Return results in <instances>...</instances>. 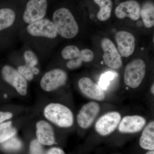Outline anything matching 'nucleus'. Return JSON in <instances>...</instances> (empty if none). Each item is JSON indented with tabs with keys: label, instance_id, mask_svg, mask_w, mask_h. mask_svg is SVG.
I'll use <instances>...</instances> for the list:
<instances>
[{
	"label": "nucleus",
	"instance_id": "obj_26",
	"mask_svg": "<svg viewBox=\"0 0 154 154\" xmlns=\"http://www.w3.org/2000/svg\"><path fill=\"white\" fill-rule=\"evenodd\" d=\"M117 73L113 71L107 72L102 75L99 82V86L102 90H105L109 85L110 81L117 76Z\"/></svg>",
	"mask_w": 154,
	"mask_h": 154
},
{
	"label": "nucleus",
	"instance_id": "obj_27",
	"mask_svg": "<svg viewBox=\"0 0 154 154\" xmlns=\"http://www.w3.org/2000/svg\"><path fill=\"white\" fill-rule=\"evenodd\" d=\"M30 154H44L41 144L37 140H33L30 143Z\"/></svg>",
	"mask_w": 154,
	"mask_h": 154
},
{
	"label": "nucleus",
	"instance_id": "obj_25",
	"mask_svg": "<svg viewBox=\"0 0 154 154\" xmlns=\"http://www.w3.org/2000/svg\"><path fill=\"white\" fill-rule=\"evenodd\" d=\"M2 146L6 150L14 151L20 149L22 147V143L21 141L14 137L2 143Z\"/></svg>",
	"mask_w": 154,
	"mask_h": 154
},
{
	"label": "nucleus",
	"instance_id": "obj_6",
	"mask_svg": "<svg viewBox=\"0 0 154 154\" xmlns=\"http://www.w3.org/2000/svg\"><path fill=\"white\" fill-rule=\"evenodd\" d=\"M68 75L60 68H53L45 72L39 81V86L42 91L51 92L61 88L66 84Z\"/></svg>",
	"mask_w": 154,
	"mask_h": 154
},
{
	"label": "nucleus",
	"instance_id": "obj_18",
	"mask_svg": "<svg viewBox=\"0 0 154 154\" xmlns=\"http://www.w3.org/2000/svg\"><path fill=\"white\" fill-rule=\"evenodd\" d=\"M11 58L13 60L14 65L15 66L14 67L25 79L28 82H31L34 79L35 75L31 69L25 64L19 51H14Z\"/></svg>",
	"mask_w": 154,
	"mask_h": 154
},
{
	"label": "nucleus",
	"instance_id": "obj_8",
	"mask_svg": "<svg viewBox=\"0 0 154 154\" xmlns=\"http://www.w3.org/2000/svg\"><path fill=\"white\" fill-rule=\"evenodd\" d=\"M121 120V115L117 111L104 114L96 122L95 129L100 135L105 136L113 132Z\"/></svg>",
	"mask_w": 154,
	"mask_h": 154
},
{
	"label": "nucleus",
	"instance_id": "obj_28",
	"mask_svg": "<svg viewBox=\"0 0 154 154\" xmlns=\"http://www.w3.org/2000/svg\"><path fill=\"white\" fill-rule=\"evenodd\" d=\"M13 116V113L11 112L0 110V124L11 119Z\"/></svg>",
	"mask_w": 154,
	"mask_h": 154
},
{
	"label": "nucleus",
	"instance_id": "obj_12",
	"mask_svg": "<svg viewBox=\"0 0 154 154\" xmlns=\"http://www.w3.org/2000/svg\"><path fill=\"white\" fill-rule=\"evenodd\" d=\"M116 41L118 51L122 57L132 55L135 47V38L132 33L126 31H119L116 34Z\"/></svg>",
	"mask_w": 154,
	"mask_h": 154
},
{
	"label": "nucleus",
	"instance_id": "obj_17",
	"mask_svg": "<svg viewBox=\"0 0 154 154\" xmlns=\"http://www.w3.org/2000/svg\"><path fill=\"white\" fill-rule=\"evenodd\" d=\"M19 51L25 64L31 69L35 76L38 75L40 72V59L36 53L25 45Z\"/></svg>",
	"mask_w": 154,
	"mask_h": 154
},
{
	"label": "nucleus",
	"instance_id": "obj_16",
	"mask_svg": "<svg viewBox=\"0 0 154 154\" xmlns=\"http://www.w3.org/2000/svg\"><path fill=\"white\" fill-rule=\"evenodd\" d=\"M36 134L37 140L43 145L51 146L55 143L54 130L48 122L39 120L36 123Z\"/></svg>",
	"mask_w": 154,
	"mask_h": 154
},
{
	"label": "nucleus",
	"instance_id": "obj_13",
	"mask_svg": "<svg viewBox=\"0 0 154 154\" xmlns=\"http://www.w3.org/2000/svg\"><path fill=\"white\" fill-rule=\"evenodd\" d=\"M140 6L135 0H128L122 2L115 9L116 16L119 19L126 17L136 21L140 17Z\"/></svg>",
	"mask_w": 154,
	"mask_h": 154
},
{
	"label": "nucleus",
	"instance_id": "obj_5",
	"mask_svg": "<svg viewBox=\"0 0 154 154\" xmlns=\"http://www.w3.org/2000/svg\"><path fill=\"white\" fill-rule=\"evenodd\" d=\"M1 76L3 81L15 89L19 95L22 96L27 95L28 82L13 66L4 65L1 69Z\"/></svg>",
	"mask_w": 154,
	"mask_h": 154
},
{
	"label": "nucleus",
	"instance_id": "obj_10",
	"mask_svg": "<svg viewBox=\"0 0 154 154\" xmlns=\"http://www.w3.org/2000/svg\"><path fill=\"white\" fill-rule=\"evenodd\" d=\"M101 46L104 52L103 59L105 64L110 68H120L122 64V57L113 42L109 38H105L101 42Z\"/></svg>",
	"mask_w": 154,
	"mask_h": 154
},
{
	"label": "nucleus",
	"instance_id": "obj_11",
	"mask_svg": "<svg viewBox=\"0 0 154 154\" xmlns=\"http://www.w3.org/2000/svg\"><path fill=\"white\" fill-rule=\"evenodd\" d=\"M100 106L95 102H90L83 105L77 116L78 125L82 129L90 127L100 112Z\"/></svg>",
	"mask_w": 154,
	"mask_h": 154
},
{
	"label": "nucleus",
	"instance_id": "obj_9",
	"mask_svg": "<svg viewBox=\"0 0 154 154\" xmlns=\"http://www.w3.org/2000/svg\"><path fill=\"white\" fill-rule=\"evenodd\" d=\"M21 15V13H18L12 8L0 9V31L9 30L18 34Z\"/></svg>",
	"mask_w": 154,
	"mask_h": 154
},
{
	"label": "nucleus",
	"instance_id": "obj_3",
	"mask_svg": "<svg viewBox=\"0 0 154 154\" xmlns=\"http://www.w3.org/2000/svg\"><path fill=\"white\" fill-rule=\"evenodd\" d=\"M43 114L48 121L63 128L71 127L74 122V115L71 110L60 103L48 104L45 107Z\"/></svg>",
	"mask_w": 154,
	"mask_h": 154
},
{
	"label": "nucleus",
	"instance_id": "obj_23",
	"mask_svg": "<svg viewBox=\"0 0 154 154\" xmlns=\"http://www.w3.org/2000/svg\"><path fill=\"white\" fill-rule=\"evenodd\" d=\"M17 131L12 125L11 121H5L0 124V144L14 137Z\"/></svg>",
	"mask_w": 154,
	"mask_h": 154
},
{
	"label": "nucleus",
	"instance_id": "obj_30",
	"mask_svg": "<svg viewBox=\"0 0 154 154\" xmlns=\"http://www.w3.org/2000/svg\"><path fill=\"white\" fill-rule=\"evenodd\" d=\"M151 91L152 94L154 95V84L152 85L151 88Z\"/></svg>",
	"mask_w": 154,
	"mask_h": 154
},
{
	"label": "nucleus",
	"instance_id": "obj_1",
	"mask_svg": "<svg viewBox=\"0 0 154 154\" xmlns=\"http://www.w3.org/2000/svg\"><path fill=\"white\" fill-rule=\"evenodd\" d=\"M18 35L24 45L33 50L40 60L50 57L59 36L52 21L47 18L21 28Z\"/></svg>",
	"mask_w": 154,
	"mask_h": 154
},
{
	"label": "nucleus",
	"instance_id": "obj_19",
	"mask_svg": "<svg viewBox=\"0 0 154 154\" xmlns=\"http://www.w3.org/2000/svg\"><path fill=\"white\" fill-rule=\"evenodd\" d=\"M140 145L143 149L154 150V121L150 122L144 128L140 139Z\"/></svg>",
	"mask_w": 154,
	"mask_h": 154
},
{
	"label": "nucleus",
	"instance_id": "obj_2",
	"mask_svg": "<svg viewBox=\"0 0 154 154\" xmlns=\"http://www.w3.org/2000/svg\"><path fill=\"white\" fill-rule=\"evenodd\" d=\"M59 36L65 39H72L77 36L79 28L74 16L69 9L61 8L55 10L52 19Z\"/></svg>",
	"mask_w": 154,
	"mask_h": 154
},
{
	"label": "nucleus",
	"instance_id": "obj_29",
	"mask_svg": "<svg viewBox=\"0 0 154 154\" xmlns=\"http://www.w3.org/2000/svg\"><path fill=\"white\" fill-rule=\"evenodd\" d=\"M47 154H66L60 149L58 148H53L50 149Z\"/></svg>",
	"mask_w": 154,
	"mask_h": 154
},
{
	"label": "nucleus",
	"instance_id": "obj_7",
	"mask_svg": "<svg viewBox=\"0 0 154 154\" xmlns=\"http://www.w3.org/2000/svg\"><path fill=\"white\" fill-rule=\"evenodd\" d=\"M146 65L140 59H136L127 65L125 69L124 82L128 87L134 89L141 84L146 74Z\"/></svg>",
	"mask_w": 154,
	"mask_h": 154
},
{
	"label": "nucleus",
	"instance_id": "obj_14",
	"mask_svg": "<svg viewBox=\"0 0 154 154\" xmlns=\"http://www.w3.org/2000/svg\"><path fill=\"white\" fill-rule=\"evenodd\" d=\"M78 84L80 91L87 97L98 101L105 99V92L99 85L94 83L91 79L83 77L79 80Z\"/></svg>",
	"mask_w": 154,
	"mask_h": 154
},
{
	"label": "nucleus",
	"instance_id": "obj_31",
	"mask_svg": "<svg viewBox=\"0 0 154 154\" xmlns=\"http://www.w3.org/2000/svg\"><path fill=\"white\" fill-rule=\"evenodd\" d=\"M146 154H154V150H150Z\"/></svg>",
	"mask_w": 154,
	"mask_h": 154
},
{
	"label": "nucleus",
	"instance_id": "obj_24",
	"mask_svg": "<svg viewBox=\"0 0 154 154\" xmlns=\"http://www.w3.org/2000/svg\"><path fill=\"white\" fill-rule=\"evenodd\" d=\"M81 50L76 45H69L63 48L61 51V57L64 60L69 61L74 60L79 57Z\"/></svg>",
	"mask_w": 154,
	"mask_h": 154
},
{
	"label": "nucleus",
	"instance_id": "obj_22",
	"mask_svg": "<svg viewBox=\"0 0 154 154\" xmlns=\"http://www.w3.org/2000/svg\"><path fill=\"white\" fill-rule=\"evenodd\" d=\"M99 6L100 10L97 14V18L102 22L107 21L111 17L113 2L112 0H94Z\"/></svg>",
	"mask_w": 154,
	"mask_h": 154
},
{
	"label": "nucleus",
	"instance_id": "obj_20",
	"mask_svg": "<svg viewBox=\"0 0 154 154\" xmlns=\"http://www.w3.org/2000/svg\"><path fill=\"white\" fill-rule=\"evenodd\" d=\"M94 58V54L92 51L89 49H84L81 50L79 57L74 60L68 61L66 66L69 69L73 70L79 68L83 62H90Z\"/></svg>",
	"mask_w": 154,
	"mask_h": 154
},
{
	"label": "nucleus",
	"instance_id": "obj_21",
	"mask_svg": "<svg viewBox=\"0 0 154 154\" xmlns=\"http://www.w3.org/2000/svg\"><path fill=\"white\" fill-rule=\"evenodd\" d=\"M140 16L145 26L151 28L154 25V5L152 2H146L140 10Z\"/></svg>",
	"mask_w": 154,
	"mask_h": 154
},
{
	"label": "nucleus",
	"instance_id": "obj_4",
	"mask_svg": "<svg viewBox=\"0 0 154 154\" xmlns=\"http://www.w3.org/2000/svg\"><path fill=\"white\" fill-rule=\"evenodd\" d=\"M48 0H28L21 12L19 29L45 18L48 7Z\"/></svg>",
	"mask_w": 154,
	"mask_h": 154
},
{
	"label": "nucleus",
	"instance_id": "obj_15",
	"mask_svg": "<svg viewBox=\"0 0 154 154\" xmlns=\"http://www.w3.org/2000/svg\"><path fill=\"white\" fill-rule=\"evenodd\" d=\"M146 123L145 119L140 116H127L119 122V130L122 133H135L140 131Z\"/></svg>",
	"mask_w": 154,
	"mask_h": 154
}]
</instances>
